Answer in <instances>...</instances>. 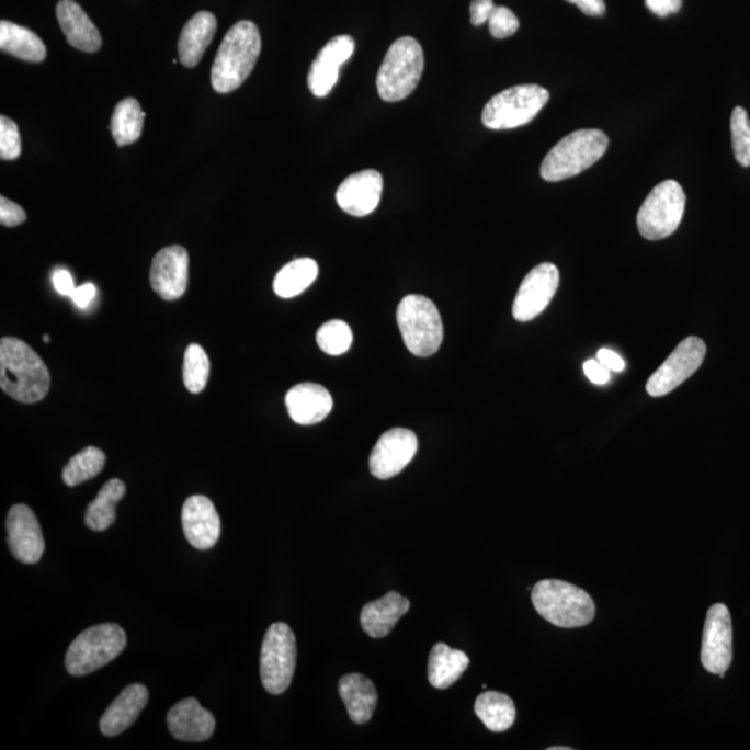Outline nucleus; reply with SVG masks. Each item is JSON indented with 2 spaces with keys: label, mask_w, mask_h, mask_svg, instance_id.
<instances>
[{
  "label": "nucleus",
  "mask_w": 750,
  "mask_h": 750,
  "mask_svg": "<svg viewBox=\"0 0 750 750\" xmlns=\"http://www.w3.org/2000/svg\"><path fill=\"white\" fill-rule=\"evenodd\" d=\"M127 488L122 479H109L99 491L98 497L88 504L86 513V524L93 531L107 530L117 519L116 507L124 498Z\"/></svg>",
  "instance_id": "29"
},
{
  "label": "nucleus",
  "mask_w": 750,
  "mask_h": 750,
  "mask_svg": "<svg viewBox=\"0 0 750 750\" xmlns=\"http://www.w3.org/2000/svg\"><path fill=\"white\" fill-rule=\"evenodd\" d=\"M470 660L462 650L446 644H436L429 658V681L436 690H446L461 679Z\"/></svg>",
  "instance_id": "27"
},
{
  "label": "nucleus",
  "mask_w": 750,
  "mask_h": 750,
  "mask_svg": "<svg viewBox=\"0 0 750 750\" xmlns=\"http://www.w3.org/2000/svg\"><path fill=\"white\" fill-rule=\"evenodd\" d=\"M0 388L20 404H36L48 395L50 373L39 354L18 338L0 341Z\"/></svg>",
  "instance_id": "1"
},
{
  "label": "nucleus",
  "mask_w": 750,
  "mask_h": 750,
  "mask_svg": "<svg viewBox=\"0 0 750 750\" xmlns=\"http://www.w3.org/2000/svg\"><path fill=\"white\" fill-rule=\"evenodd\" d=\"M167 726L180 741L203 742L215 732L216 718L195 697H188L170 708Z\"/></svg>",
  "instance_id": "20"
},
{
  "label": "nucleus",
  "mask_w": 750,
  "mask_h": 750,
  "mask_svg": "<svg viewBox=\"0 0 750 750\" xmlns=\"http://www.w3.org/2000/svg\"><path fill=\"white\" fill-rule=\"evenodd\" d=\"M56 14L60 29L72 48L87 54H95L101 49V33L75 0H60Z\"/></svg>",
  "instance_id": "23"
},
{
  "label": "nucleus",
  "mask_w": 750,
  "mask_h": 750,
  "mask_svg": "<svg viewBox=\"0 0 750 750\" xmlns=\"http://www.w3.org/2000/svg\"><path fill=\"white\" fill-rule=\"evenodd\" d=\"M734 155L742 167L750 166V120L743 107L737 106L731 114Z\"/></svg>",
  "instance_id": "36"
},
{
  "label": "nucleus",
  "mask_w": 750,
  "mask_h": 750,
  "mask_svg": "<svg viewBox=\"0 0 750 750\" xmlns=\"http://www.w3.org/2000/svg\"><path fill=\"white\" fill-rule=\"evenodd\" d=\"M190 257L180 245L159 250L150 268V285L164 300H177L186 292Z\"/></svg>",
  "instance_id": "16"
},
{
  "label": "nucleus",
  "mask_w": 750,
  "mask_h": 750,
  "mask_svg": "<svg viewBox=\"0 0 750 750\" xmlns=\"http://www.w3.org/2000/svg\"><path fill=\"white\" fill-rule=\"evenodd\" d=\"M296 639L288 624H271L260 654V677L264 690L271 695L284 694L294 679Z\"/></svg>",
  "instance_id": "10"
},
{
  "label": "nucleus",
  "mask_w": 750,
  "mask_h": 750,
  "mask_svg": "<svg viewBox=\"0 0 750 750\" xmlns=\"http://www.w3.org/2000/svg\"><path fill=\"white\" fill-rule=\"evenodd\" d=\"M286 409L296 424L312 425L321 423L332 410V396L320 384L304 383L295 385L285 396Z\"/></svg>",
  "instance_id": "21"
},
{
  "label": "nucleus",
  "mask_w": 750,
  "mask_h": 750,
  "mask_svg": "<svg viewBox=\"0 0 750 750\" xmlns=\"http://www.w3.org/2000/svg\"><path fill=\"white\" fill-rule=\"evenodd\" d=\"M0 49L31 63L44 61L46 57L44 41L34 31L7 20L0 23Z\"/></svg>",
  "instance_id": "28"
},
{
  "label": "nucleus",
  "mask_w": 750,
  "mask_h": 750,
  "mask_svg": "<svg viewBox=\"0 0 750 750\" xmlns=\"http://www.w3.org/2000/svg\"><path fill=\"white\" fill-rule=\"evenodd\" d=\"M27 220L24 208L8 197H0V223L4 227H18Z\"/></svg>",
  "instance_id": "39"
},
{
  "label": "nucleus",
  "mask_w": 750,
  "mask_h": 750,
  "mask_svg": "<svg viewBox=\"0 0 750 750\" xmlns=\"http://www.w3.org/2000/svg\"><path fill=\"white\" fill-rule=\"evenodd\" d=\"M474 712L492 732L508 731L515 720V706L512 697L500 692H484L477 697Z\"/></svg>",
  "instance_id": "31"
},
{
  "label": "nucleus",
  "mask_w": 750,
  "mask_h": 750,
  "mask_svg": "<svg viewBox=\"0 0 750 750\" xmlns=\"http://www.w3.org/2000/svg\"><path fill=\"white\" fill-rule=\"evenodd\" d=\"M383 175L375 170H363L349 175L337 191L338 206L354 217L368 216L382 201Z\"/></svg>",
  "instance_id": "19"
},
{
  "label": "nucleus",
  "mask_w": 750,
  "mask_h": 750,
  "mask_svg": "<svg viewBox=\"0 0 750 750\" xmlns=\"http://www.w3.org/2000/svg\"><path fill=\"white\" fill-rule=\"evenodd\" d=\"M575 4L583 14L592 15V18H601L606 13L604 0H576Z\"/></svg>",
  "instance_id": "46"
},
{
  "label": "nucleus",
  "mask_w": 750,
  "mask_h": 750,
  "mask_svg": "<svg viewBox=\"0 0 750 750\" xmlns=\"http://www.w3.org/2000/svg\"><path fill=\"white\" fill-rule=\"evenodd\" d=\"M398 326L406 348L419 357L438 352L444 341V325L434 302L421 295L405 296L398 307Z\"/></svg>",
  "instance_id": "6"
},
{
  "label": "nucleus",
  "mask_w": 750,
  "mask_h": 750,
  "mask_svg": "<svg viewBox=\"0 0 750 750\" xmlns=\"http://www.w3.org/2000/svg\"><path fill=\"white\" fill-rule=\"evenodd\" d=\"M535 611L561 628L583 627L595 617L592 598L581 588L560 580L536 583L531 593Z\"/></svg>",
  "instance_id": "3"
},
{
  "label": "nucleus",
  "mask_w": 750,
  "mask_h": 750,
  "mask_svg": "<svg viewBox=\"0 0 750 750\" xmlns=\"http://www.w3.org/2000/svg\"><path fill=\"white\" fill-rule=\"evenodd\" d=\"M149 692L145 685L133 684L123 690L103 713L99 727L104 737H117L133 726L148 705Z\"/></svg>",
  "instance_id": "22"
},
{
  "label": "nucleus",
  "mask_w": 750,
  "mask_h": 750,
  "mask_svg": "<svg viewBox=\"0 0 750 750\" xmlns=\"http://www.w3.org/2000/svg\"><path fill=\"white\" fill-rule=\"evenodd\" d=\"M181 519L186 539L195 549H211L220 539V515L207 497L194 495L188 498L182 507Z\"/></svg>",
  "instance_id": "17"
},
{
  "label": "nucleus",
  "mask_w": 750,
  "mask_h": 750,
  "mask_svg": "<svg viewBox=\"0 0 750 750\" xmlns=\"http://www.w3.org/2000/svg\"><path fill=\"white\" fill-rule=\"evenodd\" d=\"M106 465V455L95 446H88L78 452L70 458L65 470H63V481L67 487H77L80 484L96 477Z\"/></svg>",
  "instance_id": "33"
},
{
  "label": "nucleus",
  "mask_w": 750,
  "mask_h": 750,
  "mask_svg": "<svg viewBox=\"0 0 750 750\" xmlns=\"http://www.w3.org/2000/svg\"><path fill=\"white\" fill-rule=\"evenodd\" d=\"M319 275V264L309 258L292 260L279 271L274 280V292L280 298H295L309 288Z\"/></svg>",
  "instance_id": "30"
},
{
  "label": "nucleus",
  "mask_w": 750,
  "mask_h": 750,
  "mask_svg": "<svg viewBox=\"0 0 750 750\" xmlns=\"http://www.w3.org/2000/svg\"><path fill=\"white\" fill-rule=\"evenodd\" d=\"M96 296V286L93 284H83L81 286H77L75 292H72L70 298L72 302H75L76 306L80 307V309H87L88 306H90L91 302L93 298Z\"/></svg>",
  "instance_id": "44"
},
{
  "label": "nucleus",
  "mask_w": 750,
  "mask_h": 750,
  "mask_svg": "<svg viewBox=\"0 0 750 750\" xmlns=\"http://www.w3.org/2000/svg\"><path fill=\"white\" fill-rule=\"evenodd\" d=\"M262 52L258 25L243 20L234 24L218 48L212 67L213 90L229 93L238 90L253 71Z\"/></svg>",
  "instance_id": "2"
},
{
  "label": "nucleus",
  "mask_w": 750,
  "mask_h": 750,
  "mask_svg": "<svg viewBox=\"0 0 750 750\" xmlns=\"http://www.w3.org/2000/svg\"><path fill=\"white\" fill-rule=\"evenodd\" d=\"M340 695L345 703L351 720L356 724H366L377 707V690L372 681L362 674L343 675L340 680Z\"/></svg>",
  "instance_id": "26"
},
{
  "label": "nucleus",
  "mask_w": 750,
  "mask_h": 750,
  "mask_svg": "<svg viewBox=\"0 0 750 750\" xmlns=\"http://www.w3.org/2000/svg\"><path fill=\"white\" fill-rule=\"evenodd\" d=\"M489 33L497 39L509 38L518 33L520 21L515 18L512 10L503 7H497L488 20Z\"/></svg>",
  "instance_id": "38"
},
{
  "label": "nucleus",
  "mask_w": 750,
  "mask_h": 750,
  "mask_svg": "<svg viewBox=\"0 0 750 750\" xmlns=\"http://www.w3.org/2000/svg\"><path fill=\"white\" fill-rule=\"evenodd\" d=\"M495 8L497 7H495L493 0H473L470 4L471 24L479 27V25L488 23Z\"/></svg>",
  "instance_id": "40"
},
{
  "label": "nucleus",
  "mask_w": 750,
  "mask_h": 750,
  "mask_svg": "<svg viewBox=\"0 0 750 750\" xmlns=\"http://www.w3.org/2000/svg\"><path fill=\"white\" fill-rule=\"evenodd\" d=\"M316 340L322 352L331 356H340L351 349L353 333L345 321L331 320L320 327Z\"/></svg>",
  "instance_id": "35"
},
{
  "label": "nucleus",
  "mask_w": 750,
  "mask_h": 750,
  "mask_svg": "<svg viewBox=\"0 0 750 750\" xmlns=\"http://www.w3.org/2000/svg\"><path fill=\"white\" fill-rule=\"evenodd\" d=\"M559 283V269L555 264L542 263L531 270L515 295L514 319L525 322L538 317L554 299Z\"/></svg>",
  "instance_id": "13"
},
{
  "label": "nucleus",
  "mask_w": 750,
  "mask_h": 750,
  "mask_svg": "<svg viewBox=\"0 0 750 750\" xmlns=\"http://www.w3.org/2000/svg\"><path fill=\"white\" fill-rule=\"evenodd\" d=\"M145 113L137 99H123L114 109L111 132L118 146L137 143L143 135Z\"/></svg>",
  "instance_id": "32"
},
{
  "label": "nucleus",
  "mask_w": 750,
  "mask_h": 750,
  "mask_svg": "<svg viewBox=\"0 0 750 750\" xmlns=\"http://www.w3.org/2000/svg\"><path fill=\"white\" fill-rule=\"evenodd\" d=\"M583 372L591 383L604 385L611 382V370L603 366L599 361H588L583 364Z\"/></svg>",
  "instance_id": "42"
},
{
  "label": "nucleus",
  "mask_w": 750,
  "mask_h": 750,
  "mask_svg": "<svg viewBox=\"0 0 750 750\" xmlns=\"http://www.w3.org/2000/svg\"><path fill=\"white\" fill-rule=\"evenodd\" d=\"M702 664L708 673L724 677L732 661V622L726 604L708 609L702 639Z\"/></svg>",
  "instance_id": "12"
},
{
  "label": "nucleus",
  "mask_w": 750,
  "mask_h": 750,
  "mask_svg": "<svg viewBox=\"0 0 750 750\" xmlns=\"http://www.w3.org/2000/svg\"><path fill=\"white\" fill-rule=\"evenodd\" d=\"M570 749H571V748H567V747H554V748H549V750H570Z\"/></svg>",
  "instance_id": "47"
},
{
  "label": "nucleus",
  "mask_w": 750,
  "mask_h": 750,
  "mask_svg": "<svg viewBox=\"0 0 750 750\" xmlns=\"http://www.w3.org/2000/svg\"><path fill=\"white\" fill-rule=\"evenodd\" d=\"M208 374H211V361L205 349L197 343H192L186 348L184 368H182V378H184L186 389L192 394L202 393L206 388Z\"/></svg>",
  "instance_id": "34"
},
{
  "label": "nucleus",
  "mask_w": 750,
  "mask_h": 750,
  "mask_svg": "<svg viewBox=\"0 0 750 750\" xmlns=\"http://www.w3.org/2000/svg\"><path fill=\"white\" fill-rule=\"evenodd\" d=\"M419 450V441L413 431L393 429L374 446L370 456V471L375 478L388 479L398 476L409 465Z\"/></svg>",
  "instance_id": "14"
},
{
  "label": "nucleus",
  "mask_w": 750,
  "mask_h": 750,
  "mask_svg": "<svg viewBox=\"0 0 750 750\" xmlns=\"http://www.w3.org/2000/svg\"><path fill=\"white\" fill-rule=\"evenodd\" d=\"M52 283H54L55 289L59 292L60 295L71 296L72 292L77 288L75 285V279L65 269L55 270L52 274Z\"/></svg>",
  "instance_id": "43"
},
{
  "label": "nucleus",
  "mask_w": 750,
  "mask_h": 750,
  "mask_svg": "<svg viewBox=\"0 0 750 750\" xmlns=\"http://www.w3.org/2000/svg\"><path fill=\"white\" fill-rule=\"evenodd\" d=\"M410 601L400 593L390 591L387 595L366 604L362 609V628L372 638H384L393 632L396 623L409 612Z\"/></svg>",
  "instance_id": "24"
},
{
  "label": "nucleus",
  "mask_w": 750,
  "mask_h": 750,
  "mask_svg": "<svg viewBox=\"0 0 750 750\" xmlns=\"http://www.w3.org/2000/svg\"><path fill=\"white\" fill-rule=\"evenodd\" d=\"M8 544L15 560L35 565L45 552V539L38 519L27 504H14L7 520Z\"/></svg>",
  "instance_id": "15"
},
{
  "label": "nucleus",
  "mask_w": 750,
  "mask_h": 750,
  "mask_svg": "<svg viewBox=\"0 0 750 750\" xmlns=\"http://www.w3.org/2000/svg\"><path fill=\"white\" fill-rule=\"evenodd\" d=\"M685 205V192L679 182H660L639 208L637 226L640 236L649 241L670 237L680 227Z\"/></svg>",
  "instance_id": "9"
},
{
  "label": "nucleus",
  "mask_w": 750,
  "mask_h": 750,
  "mask_svg": "<svg viewBox=\"0 0 750 750\" xmlns=\"http://www.w3.org/2000/svg\"><path fill=\"white\" fill-rule=\"evenodd\" d=\"M125 645L127 635L120 625H93L72 640L66 655V669L75 677L91 674L116 659Z\"/></svg>",
  "instance_id": "7"
},
{
  "label": "nucleus",
  "mask_w": 750,
  "mask_h": 750,
  "mask_svg": "<svg viewBox=\"0 0 750 750\" xmlns=\"http://www.w3.org/2000/svg\"><path fill=\"white\" fill-rule=\"evenodd\" d=\"M354 52L352 36L340 35L332 38L317 55L310 67L307 86L312 95L325 98L336 87L340 69L351 59Z\"/></svg>",
  "instance_id": "18"
},
{
  "label": "nucleus",
  "mask_w": 750,
  "mask_h": 750,
  "mask_svg": "<svg viewBox=\"0 0 750 750\" xmlns=\"http://www.w3.org/2000/svg\"><path fill=\"white\" fill-rule=\"evenodd\" d=\"M217 31L216 15L200 12L184 25L179 39L180 61L185 67H195L205 55Z\"/></svg>",
  "instance_id": "25"
},
{
  "label": "nucleus",
  "mask_w": 750,
  "mask_h": 750,
  "mask_svg": "<svg viewBox=\"0 0 750 750\" xmlns=\"http://www.w3.org/2000/svg\"><path fill=\"white\" fill-rule=\"evenodd\" d=\"M21 155L18 124L7 116L0 117V159L14 160Z\"/></svg>",
  "instance_id": "37"
},
{
  "label": "nucleus",
  "mask_w": 750,
  "mask_h": 750,
  "mask_svg": "<svg viewBox=\"0 0 750 750\" xmlns=\"http://www.w3.org/2000/svg\"><path fill=\"white\" fill-rule=\"evenodd\" d=\"M598 361L603 364L604 367L611 370V372H623L625 368V363L622 356H618L616 352L611 351V349H601L598 352Z\"/></svg>",
  "instance_id": "45"
},
{
  "label": "nucleus",
  "mask_w": 750,
  "mask_h": 750,
  "mask_svg": "<svg viewBox=\"0 0 750 750\" xmlns=\"http://www.w3.org/2000/svg\"><path fill=\"white\" fill-rule=\"evenodd\" d=\"M549 92L536 83L515 86L498 93L482 111V124L489 129H513L533 122L545 104Z\"/></svg>",
  "instance_id": "8"
},
{
  "label": "nucleus",
  "mask_w": 750,
  "mask_h": 750,
  "mask_svg": "<svg viewBox=\"0 0 750 750\" xmlns=\"http://www.w3.org/2000/svg\"><path fill=\"white\" fill-rule=\"evenodd\" d=\"M645 4L654 14L667 18L680 12L682 0H645Z\"/></svg>",
  "instance_id": "41"
},
{
  "label": "nucleus",
  "mask_w": 750,
  "mask_h": 750,
  "mask_svg": "<svg viewBox=\"0 0 750 750\" xmlns=\"http://www.w3.org/2000/svg\"><path fill=\"white\" fill-rule=\"evenodd\" d=\"M607 148V135L599 129H580L567 135L542 161V179L557 182L581 174L595 164Z\"/></svg>",
  "instance_id": "4"
},
{
  "label": "nucleus",
  "mask_w": 750,
  "mask_h": 750,
  "mask_svg": "<svg viewBox=\"0 0 750 750\" xmlns=\"http://www.w3.org/2000/svg\"><path fill=\"white\" fill-rule=\"evenodd\" d=\"M706 356V343L697 337L682 341L669 359L650 375L646 390L654 398L673 393L696 373Z\"/></svg>",
  "instance_id": "11"
},
{
  "label": "nucleus",
  "mask_w": 750,
  "mask_h": 750,
  "mask_svg": "<svg viewBox=\"0 0 750 750\" xmlns=\"http://www.w3.org/2000/svg\"><path fill=\"white\" fill-rule=\"evenodd\" d=\"M44 341H45L46 343L50 342V337H49V336H44Z\"/></svg>",
  "instance_id": "48"
},
{
  "label": "nucleus",
  "mask_w": 750,
  "mask_h": 750,
  "mask_svg": "<svg viewBox=\"0 0 750 750\" xmlns=\"http://www.w3.org/2000/svg\"><path fill=\"white\" fill-rule=\"evenodd\" d=\"M424 71V52L411 36H402L390 45L377 76L379 98L399 102L413 93Z\"/></svg>",
  "instance_id": "5"
}]
</instances>
